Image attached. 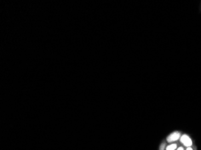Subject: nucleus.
<instances>
[{
	"label": "nucleus",
	"mask_w": 201,
	"mask_h": 150,
	"mask_svg": "<svg viewBox=\"0 0 201 150\" xmlns=\"http://www.w3.org/2000/svg\"><path fill=\"white\" fill-rule=\"evenodd\" d=\"M181 142L184 144V145L186 147H190L192 145V141L191 139L187 135H184L181 137Z\"/></svg>",
	"instance_id": "obj_1"
},
{
	"label": "nucleus",
	"mask_w": 201,
	"mask_h": 150,
	"mask_svg": "<svg viewBox=\"0 0 201 150\" xmlns=\"http://www.w3.org/2000/svg\"><path fill=\"white\" fill-rule=\"evenodd\" d=\"M180 137V133L179 132H174L173 133L170 134L167 138V140L169 142H174L175 141H177L178 139H179Z\"/></svg>",
	"instance_id": "obj_2"
},
{
	"label": "nucleus",
	"mask_w": 201,
	"mask_h": 150,
	"mask_svg": "<svg viewBox=\"0 0 201 150\" xmlns=\"http://www.w3.org/2000/svg\"><path fill=\"white\" fill-rule=\"evenodd\" d=\"M177 147L176 144L175 143H172L171 145H169L167 148H166V150H175L176 149Z\"/></svg>",
	"instance_id": "obj_3"
},
{
	"label": "nucleus",
	"mask_w": 201,
	"mask_h": 150,
	"mask_svg": "<svg viewBox=\"0 0 201 150\" xmlns=\"http://www.w3.org/2000/svg\"><path fill=\"white\" fill-rule=\"evenodd\" d=\"M164 145H165V144H164V143H163V145H162V146H161V147H160V150H164Z\"/></svg>",
	"instance_id": "obj_4"
},
{
	"label": "nucleus",
	"mask_w": 201,
	"mask_h": 150,
	"mask_svg": "<svg viewBox=\"0 0 201 150\" xmlns=\"http://www.w3.org/2000/svg\"><path fill=\"white\" fill-rule=\"evenodd\" d=\"M177 150H184V148L182 147H179L177 149Z\"/></svg>",
	"instance_id": "obj_5"
},
{
	"label": "nucleus",
	"mask_w": 201,
	"mask_h": 150,
	"mask_svg": "<svg viewBox=\"0 0 201 150\" xmlns=\"http://www.w3.org/2000/svg\"><path fill=\"white\" fill-rule=\"evenodd\" d=\"M186 150H193V149L191 147H188V148Z\"/></svg>",
	"instance_id": "obj_6"
}]
</instances>
